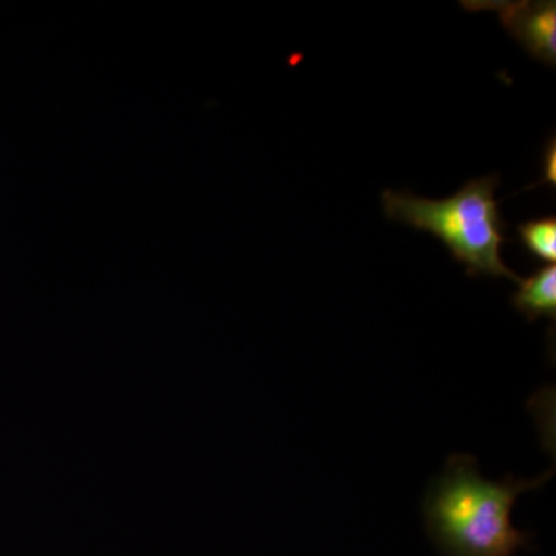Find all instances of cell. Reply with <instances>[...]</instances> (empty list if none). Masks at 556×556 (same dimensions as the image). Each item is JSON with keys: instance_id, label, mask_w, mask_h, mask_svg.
Returning a JSON list of instances; mask_svg holds the SVG:
<instances>
[{"instance_id": "obj_1", "label": "cell", "mask_w": 556, "mask_h": 556, "mask_svg": "<svg viewBox=\"0 0 556 556\" xmlns=\"http://www.w3.org/2000/svg\"><path fill=\"white\" fill-rule=\"evenodd\" d=\"M551 477L493 482L479 473L475 457L452 456L426 497L428 533L445 556H514L529 543L511 522L515 501Z\"/></svg>"}, {"instance_id": "obj_2", "label": "cell", "mask_w": 556, "mask_h": 556, "mask_svg": "<svg viewBox=\"0 0 556 556\" xmlns=\"http://www.w3.org/2000/svg\"><path fill=\"white\" fill-rule=\"evenodd\" d=\"M497 186V175L471 179L442 200L386 190L383 208L388 218L438 237L453 258L466 266L467 276L506 277L519 285L521 278L501 257V248L511 240L504 236L507 225L495 199Z\"/></svg>"}, {"instance_id": "obj_3", "label": "cell", "mask_w": 556, "mask_h": 556, "mask_svg": "<svg viewBox=\"0 0 556 556\" xmlns=\"http://www.w3.org/2000/svg\"><path fill=\"white\" fill-rule=\"evenodd\" d=\"M467 10H493L501 24L521 43L530 56L548 67L556 65V3L464 2Z\"/></svg>"}, {"instance_id": "obj_4", "label": "cell", "mask_w": 556, "mask_h": 556, "mask_svg": "<svg viewBox=\"0 0 556 556\" xmlns=\"http://www.w3.org/2000/svg\"><path fill=\"white\" fill-rule=\"evenodd\" d=\"M515 308L525 314L527 320L546 317L556 318V266L547 265L532 276L519 281V291L511 299Z\"/></svg>"}, {"instance_id": "obj_5", "label": "cell", "mask_w": 556, "mask_h": 556, "mask_svg": "<svg viewBox=\"0 0 556 556\" xmlns=\"http://www.w3.org/2000/svg\"><path fill=\"white\" fill-rule=\"evenodd\" d=\"M518 233L527 251L538 260L555 265L556 260V218L530 219L518 226Z\"/></svg>"}, {"instance_id": "obj_6", "label": "cell", "mask_w": 556, "mask_h": 556, "mask_svg": "<svg viewBox=\"0 0 556 556\" xmlns=\"http://www.w3.org/2000/svg\"><path fill=\"white\" fill-rule=\"evenodd\" d=\"M543 185H556V142L555 138L548 141L546 152H544V178L536 185L529 186V189L538 188Z\"/></svg>"}]
</instances>
